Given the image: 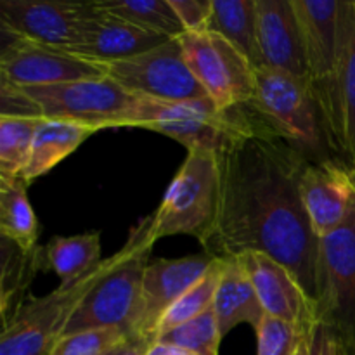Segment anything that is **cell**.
I'll list each match as a JSON object with an SVG mask.
<instances>
[{
    "mask_svg": "<svg viewBox=\"0 0 355 355\" xmlns=\"http://www.w3.org/2000/svg\"><path fill=\"white\" fill-rule=\"evenodd\" d=\"M218 158L220 210L211 239L205 246L207 253L214 257L266 253L288 267L309 297L319 302V238L300 191L309 159L269 134L259 121Z\"/></svg>",
    "mask_w": 355,
    "mask_h": 355,
    "instance_id": "6da1fadb",
    "label": "cell"
},
{
    "mask_svg": "<svg viewBox=\"0 0 355 355\" xmlns=\"http://www.w3.org/2000/svg\"><path fill=\"white\" fill-rule=\"evenodd\" d=\"M304 37L307 78L328 144L342 149V87L355 33V2L291 0Z\"/></svg>",
    "mask_w": 355,
    "mask_h": 355,
    "instance_id": "7a4b0ae2",
    "label": "cell"
},
{
    "mask_svg": "<svg viewBox=\"0 0 355 355\" xmlns=\"http://www.w3.org/2000/svg\"><path fill=\"white\" fill-rule=\"evenodd\" d=\"M153 246L155 239L151 218L148 217L135 225L120 252L101 262L96 279L73 309L61 336L96 328H125L130 331Z\"/></svg>",
    "mask_w": 355,
    "mask_h": 355,
    "instance_id": "3957f363",
    "label": "cell"
},
{
    "mask_svg": "<svg viewBox=\"0 0 355 355\" xmlns=\"http://www.w3.org/2000/svg\"><path fill=\"white\" fill-rule=\"evenodd\" d=\"M246 106L269 134L305 159L328 158L324 155L328 137L307 78L260 66L255 69V94Z\"/></svg>",
    "mask_w": 355,
    "mask_h": 355,
    "instance_id": "277c9868",
    "label": "cell"
},
{
    "mask_svg": "<svg viewBox=\"0 0 355 355\" xmlns=\"http://www.w3.org/2000/svg\"><path fill=\"white\" fill-rule=\"evenodd\" d=\"M222 198L220 158L214 153L187 151L186 159L151 215V236H193L203 246L215 231Z\"/></svg>",
    "mask_w": 355,
    "mask_h": 355,
    "instance_id": "5b68a950",
    "label": "cell"
},
{
    "mask_svg": "<svg viewBox=\"0 0 355 355\" xmlns=\"http://www.w3.org/2000/svg\"><path fill=\"white\" fill-rule=\"evenodd\" d=\"M255 116L246 106L222 111L214 101L159 103L141 97L128 127L158 132L186 146L187 151L220 156L255 128Z\"/></svg>",
    "mask_w": 355,
    "mask_h": 355,
    "instance_id": "8992f818",
    "label": "cell"
},
{
    "mask_svg": "<svg viewBox=\"0 0 355 355\" xmlns=\"http://www.w3.org/2000/svg\"><path fill=\"white\" fill-rule=\"evenodd\" d=\"M21 89V87H19ZM40 118H58L97 127L99 130L128 127L141 97L110 76L76 80L47 87H24Z\"/></svg>",
    "mask_w": 355,
    "mask_h": 355,
    "instance_id": "52a82bcc",
    "label": "cell"
},
{
    "mask_svg": "<svg viewBox=\"0 0 355 355\" xmlns=\"http://www.w3.org/2000/svg\"><path fill=\"white\" fill-rule=\"evenodd\" d=\"M194 78L222 111L246 106L255 94V66L215 31L179 37Z\"/></svg>",
    "mask_w": 355,
    "mask_h": 355,
    "instance_id": "ba28073f",
    "label": "cell"
},
{
    "mask_svg": "<svg viewBox=\"0 0 355 355\" xmlns=\"http://www.w3.org/2000/svg\"><path fill=\"white\" fill-rule=\"evenodd\" d=\"M104 73L123 89L144 99L159 103H186L208 99L187 66L179 38L142 54L103 64Z\"/></svg>",
    "mask_w": 355,
    "mask_h": 355,
    "instance_id": "9c48e42d",
    "label": "cell"
},
{
    "mask_svg": "<svg viewBox=\"0 0 355 355\" xmlns=\"http://www.w3.org/2000/svg\"><path fill=\"white\" fill-rule=\"evenodd\" d=\"M101 266V263H99ZM99 266L78 283L61 286L52 293L28 298L21 307L3 321L0 336V355H49L61 338L66 321L80 298L96 279Z\"/></svg>",
    "mask_w": 355,
    "mask_h": 355,
    "instance_id": "30bf717a",
    "label": "cell"
},
{
    "mask_svg": "<svg viewBox=\"0 0 355 355\" xmlns=\"http://www.w3.org/2000/svg\"><path fill=\"white\" fill-rule=\"evenodd\" d=\"M211 253L182 257V259L149 260L142 279L137 315L130 326V340L149 349L155 343L156 326L166 311L198 283L214 260Z\"/></svg>",
    "mask_w": 355,
    "mask_h": 355,
    "instance_id": "8fae6325",
    "label": "cell"
},
{
    "mask_svg": "<svg viewBox=\"0 0 355 355\" xmlns=\"http://www.w3.org/2000/svg\"><path fill=\"white\" fill-rule=\"evenodd\" d=\"M96 10L94 2L2 0L0 23L14 38L66 49L78 40L83 23Z\"/></svg>",
    "mask_w": 355,
    "mask_h": 355,
    "instance_id": "7c38bea8",
    "label": "cell"
},
{
    "mask_svg": "<svg viewBox=\"0 0 355 355\" xmlns=\"http://www.w3.org/2000/svg\"><path fill=\"white\" fill-rule=\"evenodd\" d=\"M106 76L97 62L33 42L14 38L0 54V80L14 87H47Z\"/></svg>",
    "mask_w": 355,
    "mask_h": 355,
    "instance_id": "4fadbf2b",
    "label": "cell"
},
{
    "mask_svg": "<svg viewBox=\"0 0 355 355\" xmlns=\"http://www.w3.org/2000/svg\"><path fill=\"white\" fill-rule=\"evenodd\" d=\"M321 322L355 326V208L345 224L319 239Z\"/></svg>",
    "mask_w": 355,
    "mask_h": 355,
    "instance_id": "5bb4252c",
    "label": "cell"
},
{
    "mask_svg": "<svg viewBox=\"0 0 355 355\" xmlns=\"http://www.w3.org/2000/svg\"><path fill=\"white\" fill-rule=\"evenodd\" d=\"M245 262L260 305L267 315L312 331L321 322L318 302L283 263L260 252L239 255Z\"/></svg>",
    "mask_w": 355,
    "mask_h": 355,
    "instance_id": "9a60e30c",
    "label": "cell"
},
{
    "mask_svg": "<svg viewBox=\"0 0 355 355\" xmlns=\"http://www.w3.org/2000/svg\"><path fill=\"white\" fill-rule=\"evenodd\" d=\"M300 191L309 220L319 239L345 224L355 208V173L342 159L307 162Z\"/></svg>",
    "mask_w": 355,
    "mask_h": 355,
    "instance_id": "2e32d148",
    "label": "cell"
},
{
    "mask_svg": "<svg viewBox=\"0 0 355 355\" xmlns=\"http://www.w3.org/2000/svg\"><path fill=\"white\" fill-rule=\"evenodd\" d=\"M257 40L262 66L307 78L304 37L291 0H257Z\"/></svg>",
    "mask_w": 355,
    "mask_h": 355,
    "instance_id": "e0dca14e",
    "label": "cell"
},
{
    "mask_svg": "<svg viewBox=\"0 0 355 355\" xmlns=\"http://www.w3.org/2000/svg\"><path fill=\"white\" fill-rule=\"evenodd\" d=\"M166 40L170 38L149 33V31L141 30L120 17L97 9L83 23L78 40L61 51L103 66L107 62L121 61V59L151 51V49L165 44Z\"/></svg>",
    "mask_w": 355,
    "mask_h": 355,
    "instance_id": "ac0fdd59",
    "label": "cell"
},
{
    "mask_svg": "<svg viewBox=\"0 0 355 355\" xmlns=\"http://www.w3.org/2000/svg\"><path fill=\"white\" fill-rule=\"evenodd\" d=\"M214 311L222 336L239 324H252L255 328L266 314L239 255L222 257V272L215 291Z\"/></svg>",
    "mask_w": 355,
    "mask_h": 355,
    "instance_id": "d6986e66",
    "label": "cell"
},
{
    "mask_svg": "<svg viewBox=\"0 0 355 355\" xmlns=\"http://www.w3.org/2000/svg\"><path fill=\"white\" fill-rule=\"evenodd\" d=\"M96 132H99V128L78 121L40 118L35 128L30 159L23 173L24 182L31 184L51 172Z\"/></svg>",
    "mask_w": 355,
    "mask_h": 355,
    "instance_id": "ffe728a7",
    "label": "cell"
},
{
    "mask_svg": "<svg viewBox=\"0 0 355 355\" xmlns=\"http://www.w3.org/2000/svg\"><path fill=\"white\" fill-rule=\"evenodd\" d=\"M45 263L58 274L61 286L78 283L101 260V234L97 231L75 236H55L44 246Z\"/></svg>",
    "mask_w": 355,
    "mask_h": 355,
    "instance_id": "44dd1931",
    "label": "cell"
},
{
    "mask_svg": "<svg viewBox=\"0 0 355 355\" xmlns=\"http://www.w3.org/2000/svg\"><path fill=\"white\" fill-rule=\"evenodd\" d=\"M21 177H0V236L23 252L38 248V220Z\"/></svg>",
    "mask_w": 355,
    "mask_h": 355,
    "instance_id": "7402d4cb",
    "label": "cell"
},
{
    "mask_svg": "<svg viewBox=\"0 0 355 355\" xmlns=\"http://www.w3.org/2000/svg\"><path fill=\"white\" fill-rule=\"evenodd\" d=\"M208 31L231 42L255 68L262 66L257 40V0H214Z\"/></svg>",
    "mask_w": 355,
    "mask_h": 355,
    "instance_id": "603a6c76",
    "label": "cell"
},
{
    "mask_svg": "<svg viewBox=\"0 0 355 355\" xmlns=\"http://www.w3.org/2000/svg\"><path fill=\"white\" fill-rule=\"evenodd\" d=\"M45 262L44 248L23 252L14 243L2 239V283H0V309L7 321L21 307V295Z\"/></svg>",
    "mask_w": 355,
    "mask_h": 355,
    "instance_id": "cb8c5ba5",
    "label": "cell"
},
{
    "mask_svg": "<svg viewBox=\"0 0 355 355\" xmlns=\"http://www.w3.org/2000/svg\"><path fill=\"white\" fill-rule=\"evenodd\" d=\"M97 9L116 16L149 33L179 38L186 33L182 23L168 0H104Z\"/></svg>",
    "mask_w": 355,
    "mask_h": 355,
    "instance_id": "d4e9b609",
    "label": "cell"
},
{
    "mask_svg": "<svg viewBox=\"0 0 355 355\" xmlns=\"http://www.w3.org/2000/svg\"><path fill=\"white\" fill-rule=\"evenodd\" d=\"M222 272V257H217L208 269V272L198 281L194 286H191L168 311L163 314L159 319L158 326H156L155 333V343L166 335L172 329L179 328V326L186 324V322L193 321L198 315L207 312L208 309L214 307L215 291H217L218 281H220Z\"/></svg>",
    "mask_w": 355,
    "mask_h": 355,
    "instance_id": "484cf974",
    "label": "cell"
},
{
    "mask_svg": "<svg viewBox=\"0 0 355 355\" xmlns=\"http://www.w3.org/2000/svg\"><path fill=\"white\" fill-rule=\"evenodd\" d=\"M40 116L0 114V177H21L28 165Z\"/></svg>",
    "mask_w": 355,
    "mask_h": 355,
    "instance_id": "4316f807",
    "label": "cell"
},
{
    "mask_svg": "<svg viewBox=\"0 0 355 355\" xmlns=\"http://www.w3.org/2000/svg\"><path fill=\"white\" fill-rule=\"evenodd\" d=\"M222 338L224 336H222L217 315L211 307L193 321L163 335L158 342L179 347L194 355H218Z\"/></svg>",
    "mask_w": 355,
    "mask_h": 355,
    "instance_id": "83f0119b",
    "label": "cell"
},
{
    "mask_svg": "<svg viewBox=\"0 0 355 355\" xmlns=\"http://www.w3.org/2000/svg\"><path fill=\"white\" fill-rule=\"evenodd\" d=\"M130 343L134 342L125 328L85 329L61 336L49 355H111Z\"/></svg>",
    "mask_w": 355,
    "mask_h": 355,
    "instance_id": "f1b7e54d",
    "label": "cell"
},
{
    "mask_svg": "<svg viewBox=\"0 0 355 355\" xmlns=\"http://www.w3.org/2000/svg\"><path fill=\"white\" fill-rule=\"evenodd\" d=\"M253 329L257 333V355H297L312 333L267 314Z\"/></svg>",
    "mask_w": 355,
    "mask_h": 355,
    "instance_id": "f546056e",
    "label": "cell"
},
{
    "mask_svg": "<svg viewBox=\"0 0 355 355\" xmlns=\"http://www.w3.org/2000/svg\"><path fill=\"white\" fill-rule=\"evenodd\" d=\"M340 158L355 173V33L342 87V149Z\"/></svg>",
    "mask_w": 355,
    "mask_h": 355,
    "instance_id": "4dcf8cb0",
    "label": "cell"
},
{
    "mask_svg": "<svg viewBox=\"0 0 355 355\" xmlns=\"http://www.w3.org/2000/svg\"><path fill=\"white\" fill-rule=\"evenodd\" d=\"M179 16L186 33H205L210 30L214 0H168Z\"/></svg>",
    "mask_w": 355,
    "mask_h": 355,
    "instance_id": "1f68e13d",
    "label": "cell"
},
{
    "mask_svg": "<svg viewBox=\"0 0 355 355\" xmlns=\"http://www.w3.org/2000/svg\"><path fill=\"white\" fill-rule=\"evenodd\" d=\"M311 355H343V342L331 324L319 322L312 329Z\"/></svg>",
    "mask_w": 355,
    "mask_h": 355,
    "instance_id": "d6a6232c",
    "label": "cell"
},
{
    "mask_svg": "<svg viewBox=\"0 0 355 355\" xmlns=\"http://www.w3.org/2000/svg\"><path fill=\"white\" fill-rule=\"evenodd\" d=\"M144 355H194L187 350L179 349V347H173V345H166V343H153L148 350H146Z\"/></svg>",
    "mask_w": 355,
    "mask_h": 355,
    "instance_id": "836d02e7",
    "label": "cell"
},
{
    "mask_svg": "<svg viewBox=\"0 0 355 355\" xmlns=\"http://www.w3.org/2000/svg\"><path fill=\"white\" fill-rule=\"evenodd\" d=\"M297 355H311V336H309V338L302 343V347L298 349Z\"/></svg>",
    "mask_w": 355,
    "mask_h": 355,
    "instance_id": "e575fe53",
    "label": "cell"
},
{
    "mask_svg": "<svg viewBox=\"0 0 355 355\" xmlns=\"http://www.w3.org/2000/svg\"><path fill=\"white\" fill-rule=\"evenodd\" d=\"M130 345H132V343H130ZM130 345H127V347H123V349H120V350H116V352H114V354H111V355H121V354H123V352H125V349H128V347H130Z\"/></svg>",
    "mask_w": 355,
    "mask_h": 355,
    "instance_id": "d590c367",
    "label": "cell"
}]
</instances>
